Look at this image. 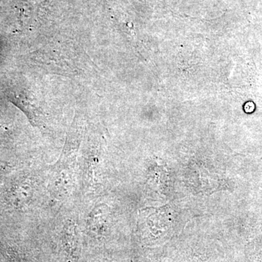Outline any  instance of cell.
Segmentation results:
<instances>
[{"mask_svg":"<svg viewBox=\"0 0 262 262\" xmlns=\"http://www.w3.org/2000/svg\"><path fill=\"white\" fill-rule=\"evenodd\" d=\"M81 127L73 122L59 159L52 167L50 188L52 194L61 199L71 192L81 139Z\"/></svg>","mask_w":262,"mask_h":262,"instance_id":"obj_1","label":"cell"},{"mask_svg":"<svg viewBox=\"0 0 262 262\" xmlns=\"http://www.w3.org/2000/svg\"><path fill=\"white\" fill-rule=\"evenodd\" d=\"M108 216V207L106 205H100L96 206L90 213L88 223L91 228L98 229L107 223Z\"/></svg>","mask_w":262,"mask_h":262,"instance_id":"obj_2","label":"cell"},{"mask_svg":"<svg viewBox=\"0 0 262 262\" xmlns=\"http://www.w3.org/2000/svg\"><path fill=\"white\" fill-rule=\"evenodd\" d=\"M26 180L22 182L15 188L13 196L15 203H23L24 202L28 201L32 194V184Z\"/></svg>","mask_w":262,"mask_h":262,"instance_id":"obj_3","label":"cell"}]
</instances>
